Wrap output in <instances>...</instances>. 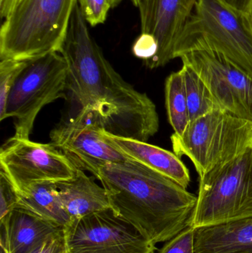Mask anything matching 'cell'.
<instances>
[{
  "label": "cell",
  "mask_w": 252,
  "mask_h": 253,
  "mask_svg": "<svg viewBox=\"0 0 252 253\" xmlns=\"http://www.w3.org/2000/svg\"><path fill=\"white\" fill-rule=\"evenodd\" d=\"M88 25L77 1L59 51L68 65V89L81 109L99 116L106 132L147 142L159 129L155 104L112 68Z\"/></svg>",
  "instance_id": "1"
},
{
  "label": "cell",
  "mask_w": 252,
  "mask_h": 253,
  "mask_svg": "<svg viewBox=\"0 0 252 253\" xmlns=\"http://www.w3.org/2000/svg\"><path fill=\"white\" fill-rule=\"evenodd\" d=\"M110 208L152 245L192 226L198 197L168 177L135 160L107 164L96 176Z\"/></svg>",
  "instance_id": "2"
},
{
  "label": "cell",
  "mask_w": 252,
  "mask_h": 253,
  "mask_svg": "<svg viewBox=\"0 0 252 253\" xmlns=\"http://www.w3.org/2000/svg\"><path fill=\"white\" fill-rule=\"evenodd\" d=\"M77 0H19L0 30V59L60 51Z\"/></svg>",
  "instance_id": "3"
},
{
  "label": "cell",
  "mask_w": 252,
  "mask_h": 253,
  "mask_svg": "<svg viewBox=\"0 0 252 253\" xmlns=\"http://www.w3.org/2000/svg\"><path fill=\"white\" fill-rule=\"evenodd\" d=\"M220 53L252 74V22L220 0H199L182 29L173 59L190 52Z\"/></svg>",
  "instance_id": "4"
},
{
  "label": "cell",
  "mask_w": 252,
  "mask_h": 253,
  "mask_svg": "<svg viewBox=\"0 0 252 253\" xmlns=\"http://www.w3.org/2000/svg\"><path fill=\"white\" fill-rule=\"evenodd\" d=\"M173 152L186 156L199 177L252 150V122L217 110L171 135Z\"/></svg>",
  "instance_id": "5"
},
{
  "label": "cell",
  "mask_w": 252,
  "mask_h": 253,
  "mask_svg": "<svg viewBox=\"0 0 252 253\" xmlns=\"http://www.w3.org/2000/svg\"><path fill=\"white\" fill-rule=\"evenodd\" d=\"M194 229L252 216V150L200 177Z\"/></svg>",
  "instance_id": "6"
},
{
  "label": "cell",
  "mask_w": 252,
  "mask_h": 253,
  "mask_svg": "<svg viewBox=\"0 0 252 253\" xmlns=\"http://www.w3.org/2000/svg\"><path fill=\"white\" fill-rule=\"evenodd\" d=\"M68 77V65L59 52L27 59L12 85L0 121L13 118V136L29 138L38 113L64 96Z\"/></svg>",
  "instance_id": "7"
},
{
  "label": "cell",
  "mask_w": 252,
  "mask_h": 253,
  "mask_svg": "<svg viewBox=\"0 0 252 253\" xmlns=\"http://www.w3.org/2000/svg\"><path fill=\"white\" fill-rule=\"evenodd\" d=\"M65 253H155L156 246L111 209L71 220L62 230Z\"/></svg>",
  "instance_id": "8"
},
{
  "label": "cell",
  "mask_w": 252,
  "mask_h": 253,
  "mask_svg": "<svg viewBox=\"0 0 252 253\" xmlns=\"http://www.w3.org/2000/svg\"><path fill=\"white\" fill-rule=\"evenodd\" d=\"M104 130L97 114L81 109L75 117L51 130L50 143L75 168L96 176L103 165L133 160L112 144Z\"/></svg>",
  "instance_id": "9"
},
{
  "label": "cell",
  "mask_w": 252,
  "mask_h": 253,
  "mask_svg": "<svg viewBox=\"0 0 252 253\" xmlns=\"http://www.w3.org/2000/svg\"><path fill=\"white\" fill-rule=\"evenodd\" d=\"M0 170L19 192L35 183L69 179L76 168L51 143L13 136L0 149Z\"/></svg>",
  "instance_id": "10"
},
{
  "label": "cell",
  "mask_w": 252,
  "mask_h": 253,
  "mask_svg": "<svg viewBox=\"0 0 252 253\" xmlns=\"http://www.w3.org/2000/svg\"><path fill=\"white\" fill-rule=\"evenodd\" d=\"M180 59L198 74L221 111L252 122V74L216 52H190Z\"/></svg>",
  "instance_id": "11"
},
{
  "label": "cell",
  "mask_w": 252,
  "mask_h": 253,
  "mask_svg": "<svg viewBox=\"0 0 252 253\" xmlns=\"http://www.w3.org/2000/svg\"><path fill=\"white\" fill-rule=\"evenodd\" d=\"M199 0H139L141 34L150 36L158 50L145 65L150 69L173 59L176 41Z\"/></svg>",
  "instance_id": "12"
},
{
  "label": "cell",
  "mask_w": 252,
  "mask_h": 253,
  "mask_svg": "<svg viewBox=\"0 0 252 253\" xmlns=\"http://www.w3.org/2000/svg\"><path fill=\"white\" fill-rule=\"evenodd\" d=\"M0 247L5 253H28L45 241L62 234L63 228L20 209L0 221Z\"/></svg>",
  "instance_id": "13"
},
{
  "label": "cell",
  "mask_w": 252,
  "mask_h": 253,
  "mask_svg": "<svg viewBox=\"0 0 252 253\" xmlns=\"http://www.w3.org/2000/svg\"><path fill=\"white\" fill-rule=\"evenodd\" d=\"M106 138L133 160L160 172L184 188L190 184V173L181 159L173 152L145 141L123 138L104 130Z\"/></svg>",
  "instance_id": "14"
},
{
  "label": "cell",
  "mask_w": 252,
  "mask_h": 253,
  "mask_svg": "<svg viewBox=\"0 0 252 253\" xmlns=\"http://www.w3.org/2000/svg\"><path fill=\"white\" fill-rule=\"evenodd\" d=\"M56 185L71 221L111 209L105 187L96 184L82 169L76 168L72 178L58 181Z\"/></svg>",
  "instance_id": "15"
},
{
  "label": "cell",
  "mask_w": 252,
  "mask_h": 253,
  "mask_svg": "<svg viewBox=\"0 0 252 253\" xmlns=\"http://www.w3.org/2000/svg\"><path fill=\"white\" fill-rule=\"evenodd\" d=\"M195 253H252V216L195 229Z\"/></svg>",
  "instance_id": "16"
},
{
  "label": "cell",
  "mask_w": 252,
  "mask_h": 253,
  "mask_svg": "<svg viewBox=\"0 0 252 253\" xmlns=\"http://www.w3.org/2000/svg\"><path fill=\"white\" fill-rule=\"evenodd\" d=\"M16 194L15 209L26 211L61 228L71 221L59 197L56 183H35L16 192Z\"/></svg>",
  "instance_id": "17"
},
{
  "label": "cell",
  "mask_w": 252,
  "mask_h": 253,
  "mask_svg": "<svg viewBox=\"0 0 252 253\" xmlns=\"http://www.w3.org/2000/svg\"><path fill=\"white\" fill-rule=\"evenodd\" d=\"M165 102L169 123L174 130L173 135L180 136L190 123L181 70L172 73L166 80Z\"/></svg>",
  "instance_id": "18"
},
{
  "label": "cell",
  "mask_w": 252,
  "mask_h": 253,
  "mask_svg": "<svg viewBox=\"0 0 252 253\" xmlns=\"http://www.w3.org/2000/svg\"><path fill=\"white\" fill-rule=\"evenodd\" d=\"M180 70L184 80L190 123L220 110L198 74L186 64H183Z\"/></svg>",
  "instance_id": "19"
},
{
  "label": "cell",
  "mask_w": 252,
  "mask_h": 253,
  "mask_svg": "<svg viewBox=\"0 0 252 253\" xmlns=\"http://www.w3.org/2000/svg\"><path fill=\"white\" fill-rule=\"evenodd\" d=\"M25 65V60L3 59L0 62V117L4 114L12 85Z\"/></svg>",
  "instance_id": "20"
},
{
  "label": "cell",
  "mask_w": 252,
  "mask_h": 253,
  "mask_svg": "<svg viewBox=\"0 0 252 253\" xmlns=\"http://www.w3.org/2000/svg\"><path fill=\"white\" fill-rule=\"evenodd\" d=\"M86 22L91 27L105 23L109 9V0H77Z\"/></svg>",
  "instance_id": "21"
},
{
  "label": "cell",
  "mask_w": 252,
  "mask_h": 253,
  "mask_svg": "<svg viewBox=\"0 0 252 253\" xmlns=\"http://www.w3.org/2000/svg\"><path fill=\"white\" fill-rule=\"evenodd\" d=\"M159 253H195V229L191 226L175 236Z\"/></svg>",
  "instance_id": "22"
},
{
  "label": "cell",
  "mask_w": 252,
  "mask_h": 253,
  "mask_svg": "<svg viewBox=\"0 0 252 253\" xmlns=\"http://www.w3.org/2000/svg\"><path fill=\"white\" fill-rule=\"evenodd\" d=\"M0 221L7 218L16 208L17 194L10 180L0 170Z\"/></svg>",
  "instance_id": "23"
},
{
  "label": "cell",
  "mask_w": 252,
  "mask_h": 253,
  "mask_svg": "<svg viewBox=\"0 0 252 253\" xmlns=\"http://www.w3.org/2000/svg\"><path fill=\"white\" fill-rule=\"evenodd\" d=\"M158 50L156 42L150 36L141 34L133 46V52L136 57L145 62L150 60Z\"/></svg>",
  "instance_id": "24"
},
{
  "label": "cell",
  "mask_w": 252,
  "mask_h": 253,
  "mask_svg": "<svg viewBox=\"0 0 252 253\" xmlns=\"http://www.w3.org/2000/svg\"><path fill=\"white\" fill-rule=\"evenodd\" d=\"M233 10L247 16L252 14V0H220Z\"/></svg>",
  "instance_id": "25"
},
{
  "label": "cell",
  "mask_w": 252,
  "mask_h": 253,
  "mask_svg": "<svg viewBox=\"0 0 252 253\" xmlns=\"http://www.w3.org/2000/svg\"><path fill=\"white\" fill-rule=\"evenodd\" d=\"M19 0H0V16L4 19Z\"/></svg>",
  "instance_id": "26"
},
{
  "label": "cell",
  "mask_w": 252,
  "mask_h": 253,
  "mask_svg": "<svg viewBox=\"0 0 252 253\" xmlns=\"http://www.w3.org/2000/svg\"><path fill=\"white\" fill-rule=\"evenodd\" d=\"M65 249H64L63 236L58 239L56 241L53 246L50 248L46 253H64Z\"/></svg>",
  "instance_id": "27"
},
{
  "label": "cell",
  "mask_w": 252,
  "mask_h": 253,
  "mask_svg": "<svg viewBox=\"0 0 252 253\" xmlns=\"http://www.w3.org/2000/svg\"><path fill=\"white\" fill-rule=\"evenodd\" d=\"M123 0H109L111 6H112V7H116V6H118V4H119Z\"/></svg>",
  "instance_id": "28"
},
{
  "label": "cell",
  "mask_w": 252,
  "mask_h": 253,
  "mask_svg": "<svg viewBox=\"0 0 252 253\" xmlns=\"http://www.w3.org/2000/svg\"><path fill=\"white\" fill-rule=\"evenodd\" d=\"M132 2H133V4H134L135 6H136L137 7L138 4H139V0H131Z\"/></svg>",
  "instance_id": "29"
},
{
  "label": "cell",
  "mask_w": 252,
  "mask_h": 253,
  "mask_svg": "<svg viewBox=\"0 0 252 253\" xmlns=\"http://www.w3.org/2000/svg\"><path fill=\"white\" fill-rule=\"evenodd\" d=\"M251 19H252V16H251Z\"/></svg>",
  "instance_id": "30"
},
{
  "label": "cell",
  "mask_w": 252,
  "mask_h": 253,
  "mask_svg": "<svg viewBox=\"0 0 252 253\" xmlns=\"http://www.w3.org/2000/svg\"></svg>",
  "instance_id": "31"
}]
</instances>
